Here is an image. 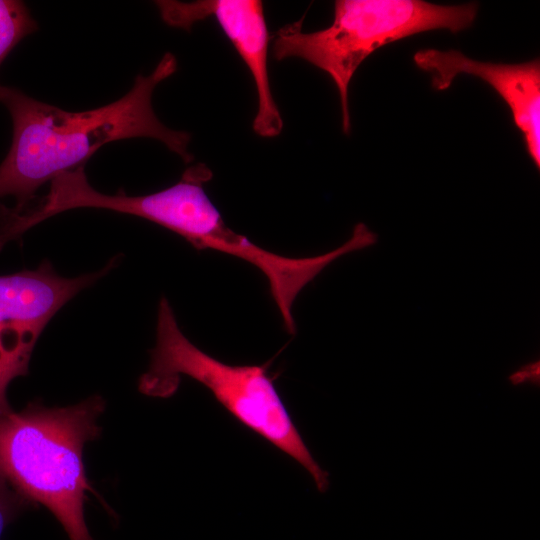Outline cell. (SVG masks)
Here are the masks:
<instances>
[{
  "instance_id": "6da1fadb",
  "label": "cell",
  "mask_w": 540,
  "mask_h": 540,
  "mask_svg": "<svg viewBox=\"0 0 540 540\" xmlns=\"http://www.w3.org/2000/svg\"><path fill=\"white\" fill-rule=\"evenodd\" d=\"M177 66L175 55L166 52L150 74L136 76L120 99L81 112L63 110L6 86L0 103L10 113L12 140L0 163V198L13 196L14 207H22L44 183L83 166L103 145L129 138L158 140L190 164L194 160L190 133L167 127L152 107L154 89Z\"/></svg>"
},
{
  "instance_id": "7a4b0ae2",
  "label": "cell",
  "mask_w": 540,
  "mask_h": 540,
  "mask_svg": "<svg viewBox=\"0 0 540 540\" xmlns=\"http://www.w3.org/2000/svg\"><path fill=\"white\" fill-rule=\"evenodd\" d=\"M105 401L95 395L69 407L31 402L0 412V474L29 502L44 505L69 540H94L84 516L88 483L84 445L101 432Z\"/></svg>"
},
{
  "instance_id": "3957f363",
  "label": "cell",
  "mask_w": 540,
  "mask_h": 540,
  "mask_svg": "<svg viewBox=\"0 0 540 540\" xmlns=\"http://www.w3.org/2000/svg\"><path fill=\"white\" fill-rule=\"evenodd\" d=\"M150 357L149 370L139 379L141 393L167 398L178 389L180 376L196 380L240 423L305 468L320 492L328 489V473L308 450L265 366L229 365L199 349L180 330L165 297Z\"/></svg>"
},
{
  "instance_id": "277c9868",
  "label": "cell",
  "mask_w": 540,
  "mask_h": 540,
  "mask_svg": "<svg viewBox=\"0 0 540 540\" xmlns=\"http://www.w3.org/2000/svg\"><path fill=\"white\" fill-rule=\"evenodd\" d=\"M475 3L437 5L423 0H337L331 26L307 33L302 20L279 29L272 54L281 61L301 58L327 72L337 86L342 130L349 134L350 81L360 64L378 48L414 34L445 29L458 33L472 26Z\"/></svg>"
},
{
  "instance_id": "5b68a950",
  "label": "cell",
  "mask_w": 540,
  "mask_h": 540,
  "mask_svg": "<svg viewBox=\"0 0 540 540\" xmlns=\"http://www.w3.org/2000/svg\"><path fill=\"white\" fill-rule=\"evenodd\" d=\"M212 177V170L198 163L188 166L176 184L159 192L131 196L120 191L109 195L93 188L85 166H80L50 181L49 190L42 197V208L50 217L78 208L137 216L177 233L198 249L223 220L204 190V184Z\"/></svg>"
},
{
  "instance_id": "8992f818",
  "label": "cell",
  "mask_w": 540,
  "mask_h": 540,
  "mask_svg": "<svg viewBox=\"0 0 540 540\" xmlns=\"http://www.w3.org/2000/svg\"><path fill=\"white\" fill-rule=\"evenodd\" d=\"M122 254L95 272L60 276L49 260L36 269L0 276V412L11 410L6 391L28 374L35 344L52 317L80 291L116 268Z\"/></svg>"
},
{
  "instance_id": "52a82bcc",
  "label": "cell",
  "mask_w": 540,
  "mask_h": 540,
  "mask_svg": "<svg viewBox=\"0 0 540 540\" xmlns=\"http://www.w3.org/2000/svg\"><path fill=\"white\" fill-rule=\"evenodd\" d=\"M155 4L167 25L184 30H190L197 21L215 17L254 79L258 95L254 132L265 138L278 136L283 129V120L269 81L267 54L270 36L263 3L258 0H201L188 3L160 0Z\"/></svg>"
},
{
  "instance_id": "ba28073f",
  "label": "cell",
  "mask_w": 540,
  "mask_h": 540,
  "mask_svg": "<svg viewBox=\"0 0 540 540\" xmlns=\"http://www.w3.org/2000/svg\"><path fill=\"white\" fill-rule=\"evenodd\" d=\"M415 65L430 74L432 87L445 90L461 74L476 76L490 84L509 106L523 133L525 146L540 167V61L520 64L481 62L458 50L423 49L413 56Z\"/></svg>"
},
{
  "instance_id": "9c48e42d",
  "label": "cell",
  "mask_w": 540,
  "mask_h": 540,
  "mask_svg": "<svg viewBox=\"0 0 540 540\" xmlns=\"http://www.w3.org/2000/svg\"><path fill=\"white\" fill-rule=\"evenodd\" d=\"M37 28V22L23 1L0 0V66L13 48ZM5 87L0 84V99Z\"/></svg>"
},
{
  "instance_id": "30bf717a",
  "label": "cell",
  "mask_w": 540,
  "mask_h": 540,
  "mask_svg": "<svg viewBox=\"0 0 540 540\" xmlns=\"http://www.w3.org/2000/svg\"><path fill=\"white\" fill-rule=\"evenodd\" d=\"M30 503L0 474V538L5 527Z\"/></svg>"
},
{
  "instance_id": "8fae6325",
  "label": "cell",
  "mask_w": 540,
  "mask_h": 540,
  "mask_svg": "<svg viewBox=\"0 0 540 540\" xmlns=\"http://www.w3.org/2000/svg\"><path fill=\"white\" fill-rule=\"evenodd\" d=\"M539 375H540L539 362H533L522 367L515 373H513L509 377V379L515 385L521 384L526 381L536 383L539 381Z\"/></svg>"
}]
</instances>
